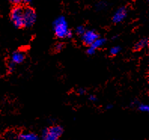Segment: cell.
<instances>
[{"instance_id":"5bb4252c","label":"cell","mask_w":149,"mask_h":140,"mask_svg":"<svg viewBox=\"0 0 149 140\" xmlns=\"http://www.w3.org/2000/svg\"><path fill=\"white\" fill-rule=\"evenodd\" d=\"M106 7V3L103 2H100L96 5V8L98 10H102Z\"/></svg>"},{"instance_id":"7402d4cb","label":"cell","mask_w":149,"mask_h":140,"mask_svg":"<svg viewBox=\"0 0 149 140\" xmlns=\"http://www.w3.org/2000/svg\"><path fill=\"white\" fill-rule=\"evenodd\" d=\"M112 105H108L107 106H106V109H108V110H109V109H112Z\"/></svg>"},{"instance_id":"277c9868","label":"cell","mask_w":149,"mask_h":140,"mask_svg":"<svg viewBox=\"0 0 149 140\" xmlns=\"http://www.w3.org/2000/svg\"><path fill=\"white\" fill-rule=\"evenodd\" d=\"M24 26L31 27L36 21V13L33 8L26 7L24 9Z\"/></svg>"},{"instance_id":"8fae6325","label":"cell","mask_w":149,"mask_h":140,"mask_svg":"<svg viewBox=\"0 0 149 140\" xmlns=\"http://www.w3.org/2000/svg\"><path fill=\"white\" fill-rule=\"evenodd\" d=\"M136 106L138 108V109L139 110V111H142V112H148L149 106L148 105H147V104L140 103L139 102H138Z\"/></svg>"},{"instance_id":"2e32d148","label":"cell","mask_w":149,"mask_h":140,"mask_svg":"<svg viewBox=\"0 0 149 140\" xmlns=\"http://www.w3.org/2000/svg\"><path fill=\"white\" fill-rule=\"evenodd\" d=\"M55 51L59 52V51H62V49L63 48V43H57L55 45Z\"/></svg>"},{"instance_id":"5b68a950","label":"cell","mask_w":149,"mask_h":140,"mask_svg":"<svg viewBox=\"0 0 149 140\" xmlns=\"http://www.w3.org/2000/svg\"><path fill=\"white\" fill-rule=\"evenodd\" d=\"M98 38H100L99 34L93 29L86 30L85 33L81 36L82 42L87 46L91 45Z\"/></svg>"},{"instance_id":"d6986e66","label":"cell","mask_w":149,"mask_h":140,"mask_svg":"<svg viewBox=\"0 0 149 140\" xmlns=\"http://www.w3.org/2000/svg\"><path fill=\"white\" fill-rule=\"evenodd\" d=\"M89 100L92 101V102H96V100H97V97L95 95H91L89 97Z\"/></svg>"},{"instance_id":"ba28073f","label":"cell","mask_w":149,"mask_h":140,"mask_svg":"<svg viewBox=\"0 0 149 140\" xmlns=\"http://www.w3.org/2000/svg\"><path fill=\"white\" fill-rule=\"evenodd\" d=\"M25 60V54L22 51H15L11 55V61L15 64H20Z\"/></svg>"},{"instance_id":"ffe728a7","label":"cell","mask_w":149,"mask_h":140,"mask_svg":"<svg viewBox=\"0 0 149 140\" xmlns=\"http://www.w3.org/2000/svg\"><path fill=\"white\" fill-rule=\"evenodd\" d=\"M73 36V33L71 30H69L67 33V36H66V38H72Z\"/></svg>"},{"instance_id":"30bf717a","label":"cell","mask_w":149,"mask_h":140,"mask_svg":"<svg viewBox=\"0 0 149 140\" xmlns=\"http://www.w3.org/2000/svg\"><path fill=\"white\" fill-rule=\"evenodd\" d=\"M148 38H142L141 40L139 41L134 46V50L135 51H140V50H142L143 48H145L146 47L148 46Z\"/></svg>"},{"instance_id":"7c38bea8","label":"cell","mask_w":149,"mask_h":140,"mask_svg":"<svg viewBox=\"0 0 149 140\" xmlns=\"http://www.w3.org/2000/svg\"><path fill=\"white\" fill-rule=\"evenodd\" d=\"M120 51H121V47H120V46H114V47H112L111 49H110L109 54H110V55H111V56H115V55H117L118 54L120 53Z\"/></svg>"},{"instance_id":"e0dca14e","label":"cell","mask_w":149,"mask_h":140,"mask_svg":"<svg viewBox=\"0 0 149 140\" xmlns=\"http://www.w3.org/2000/svg\"><path fill=\"white\" fill-rule=\"evenodd\" d=\"M8 1H9L11 4L15 5V6H19V5L22 2V0H8Z\"/></svg>"},{"instance_id":"7a4b0ae2","label":"cell","mask_w":149,"mask_h":140,"mask_svg":"<svg viewBox=\"0 0 149 140\" xmlns=\"http://www.w3.org/2000/svg\"><path fill=\"white\" fill-rule=\"evenodd\" d=\"M63 133V129L59 125L44 129L42 132V140H59Z\"/></svg>"},{"instance_id":"9c48e42d","label":"cell","mask_w":149,"mask_h":140,"mask_svg":"<svg viewBox=\"0 0 149 140\" xmlns=\"http://www.w3.org/2000/svg\"><path fill=\"white\" fill-rule=\"evenodd\" d=\"M17 139L19 140H39L38 136L33 133H20L18 135Z\"/></svg>"},{"instance_id":"44dd1931","label":"cell","mask_w":149,"mask_h":140,"mask_svg":"<svg viewBox=\"0 0 149 140\" xmlns=\"http://www.w3.org/2000/svg\"><path fill=\"white\" fill-rule=\"evenodd\" d=\"M32 2V0H22V2H24V4H29Z\"/></svg>"},{"instance_id":"52a82bcc","label":"cell","mask_w":149,"mask_h":140,"mask_svg":"<svg viewBox=\"0 0 149 140\" xmlns=\"http://www.w3.org/2000/svg\"><path fill=\"white\" fill-rule=\"evenodd\" d=\"M106 39L104 38H98L91 45L88 47L87 50V54L88 55H93L96 53V51L98 48L102 47L106 44Z\"/></svg>"},{"instance_id":"9a60e30c","label":"cell","mask_w":149,"mask_h":140,"mask_svg":"<svg viewBox=\"0 0 149 140\" xmlns=\"http://www.w3.org/2000/svg\"><path fill=\"white\" fill-rule=\"evenodd\" d=\"M15 65H16V64H15L14 63L11 62V61L8 63V69L9 72H12L15 71Z\"/></svg>"},{"instance_id":"4fadbf2b","label":"cell","mask_w":149,"mask_h":140,"mask_svg":"<svg viewBox=\"0 0 149 140\" xmlns=\"http://www.w3.org/2000/svg\"><path fill=\"white\" fill-rule=\"evenodd\" d=\"M85 28H84V26H78V27L76 28V29H75V33H76V34L78 35V36H82V35L85 33Z\"/></svg>"},{"instance_id":"3957f363","label":"cell","mask_w":149,"mask_h":140,"mask_svg":"<svg viewBox=\"0 0 149 140\" xmlns=\"http://www.w3.org/2000/svg\"><path fill=\"white\" fill-rule=\"evenodd\" d=\"M24 8L20 6L13 8L11 11V20L16 28H22L24 26Z\"/></svg>"},{"instance_id":"8992f818","label":"cell","mask_w":149,"mask_h":140,"mask_svg":"<svg viewBox=\"0 0 149 140\" xmlns=\"http://www.w3.org/2000/svg\"><path fill=\"white\" fill-rule=\"evenodd\" d=\"M127 16V10L125 7H120L118 8L112 17V21L115 24H118L124 21Z\"/></svg>"},{"instance_id":"6da1fadb","label":"cell","mask_w":149,"mask_h":140,"mask_svg":"<svg viewBox=\"0 0 149 140\" xmlns=\"http://www.w3.org/2000/svg\"><path fill=\"white\" fill-rule=\"evenodd\" d=\"M53 29L54 34L57 38H66L67 33L69 32L67 20L64 16L58 17L53 23Z\"/></svg>"},{"instance_id":"ac0fdd59","label":"cell","mask_w":149,"mask_h":140,"mask_svg":"<svg viewBox=\"0 0 149 140\" xmlns=\"http://www.w3.org/2000/svg\"><path fill=\"white\" fill-rule=\"evenodd\" d=\"M77 92H78V94L83 95V94H84V93H86V91L84 89V88H79V89L77 91Z\"/></svg>"}]
</instances>
